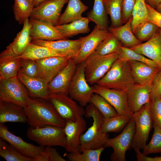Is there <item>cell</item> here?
Instances as JSON below:
<instances>
[{
    "instance_id": "obj_1",
    "label": "cell",
    "mask_w": 161,
    "mask_h": 161,
    "mask_svg": "<svg viewBox=\"0 0 161 161\" xmlns=\"http://www.w3.org/2000/svg\"><path fill=\"white\" fill-rule=\"evenodd\" d=\"M27 123L31 127L38 128L48 125L64 128L66 122L49 101L43 98L30 97L24 108Z\"/></svg>"
},
{
    "instance_id": "obj_2",
    "label": "cell",
    "mask_w": 161,
    "mask_h": 161,
    "mask_svg": "<svg viewBox=\"0 0 161 161\" xmlns=\"http://www.w3.org/2000/svg\"><path fill=\"white\" fill-rule=\"evenodd\" d=\"M85 110V116L92 117L93 122L92 125L80 136L79 152H80L86 149H96L104 147L109 137L108 133L102 131L104 117L94 105L90 103Z\"/></svg>"
},
{
    "instance_id": "obj_3",
    "label": "cell",
    "mask_w": 161,
    "mask_h": 161,
    "mask_svg": "<svg viewBox=\"0 0 161 161\" xmlns=\"http://www.w3.org/2000/svg\"><path fill=\"white\" fill-rule=\"evenodd\" d=\"M135 83L129 61L119 58L96 84L104 88L122 91L128 89Z\"/></svg>"
},
{
    "instance_id": "obj_4",
    "label": "cell",
    "mask_w": 161,
    "mask_h": 161,
    "mask_svg": "<svg viewBox=\"0 0 161 161\" xmlns=\"http://www.w3.org/2000/svg\"><path fill=\"white\" fill-rule=\"evenodd\" d=\"M119 58L118 53L103 55L94 52L89 56L84 61L85 75L88 83L96 84Z\"/></svg>"
},
{
    "instance_id": "obj_5",
    "label": "cell",
    "mask_w": 161,
    "mask_h": 161,
    "mask_svg": "<svg viewBox=\"0 0 161 161\" xmlns=\"http://www.w3.org/2000/svg\"><path fill=\"white\" fill-rule=\"evenodd\" d=\"M26 136L40 146H57L65 148L66 146V137L64 128L58 126L48 125L38 128L30 127Z\"/></svg>"
},
{
    "instance_id": "obj_6",
    "label": "cell",
    "mask_w": 161,
    "mask_h": 161,
    "mask_svg": "<svg viewBox=\"0 0 161 161\" xmlns=\"http://www.w3.org/2000/svg\"><path fill=\"white\" fill-rule=\"evenodd\" d=\"M30 97L28 91L17 76L0 79V101L12 103L24 108Z\"/></svg>"
},
{
    "instance_id": "obj_7",
    "label": "cell",
    "mask_w": 161,
    "mask_h": 161,
    "mask_svg": "<svg viewBox=\"0 0 161 161\" xmlns=\"http://www.w3.org/2000/svg\"><path fill=\"white\" fill-rule=\"evenodd\" d=\"M48 101L60 116L66 122L75 121L85 115V110L69 95L64 93H49Z\"/></svg>"
},
{
    "instance_id": "obj_8",
    "label": "cell",
    "mask_w": 161,
    "mask_h": 161,
    "mask_svg": "<svg viewBox=\"0 0 161 161\" xmlns=\"http://www.w3.org/2000/svg\"><path fill=\"white\" fill-rule=\"evenodd\" d=\"M68 93L73 100L82 107L90 103L95 93L93 86H90L87 82L84 73V62L78 64L69 85Z\"/></svg>"
},
{
    "instance_id": "obj_9",
    "label": "cell",
    "mask_w": 161,
    "mask_h": 161,
    "mask_svg": "<svg viewBox=\"0 0 161 161\" xmlns=\"http://www.w3.org/2000/svg\"><path fill=\"white\" fill-rule=\"evenodd\" d=\"M135 131V124L132 117L122 132L117 136L108 138L104 147H112L113 151L110 156L112 161H125L126 154L131 148Z\"/></svg>"
},
{
    "instance_id": "obj_10",
    "label": "cell",
    "mask_w": 161,
    "mask_h": 161,
    "mask_svg": "<svg viewBox=\"0 0 161 161\" xmlns=\"http://www.w3.org/2000/svg\"><path fill=\"white\" fill-rule=\"evenodd\" d=\"M132 117L135 124V131L131 148L134 150L143 149L146 144L149 133L153 127L149 104L144 105L139 110L134 113Z\"/></svg>"
},
{
    "instance_id": "obj_11",
    "label": "cell",
    "mask_w": 161,
    "mask_h": 161,
    "mask_svg": "<svg viewBox=\"0 0 161 161\" xmlns=\"http://www.w3.org/2000/svg\"><path fill=\"white\" fill-rule=\"evenodd\" d=\"M68 0H45L34 8L30 17L56 26L58 25L62 8Z\"/></svg>"
},
{
    "instance_id": "obj_12",
    "label": "cell",
    "mask_w": 161,
    "mask_h": 161,
    "mask_svg": "<svg viewBox=\"0 0 161 161\" xmlns=\"http://www.w3.org/2000/svg\"><path fill=\"white\" fill-rule=\"evenodd\" d=\"M93 86L95 93L98 94L105 98L115 108L118 114L132 117L133 113L130 110L128 103V89L116 90L104 88L97 84Z\"/></svg>"
},
{
    "instance_id": "obj_13",
    "label": "cell",
    "mask_w": 161,
    "mask_h": 161,
    "mask_svg": "<svg viewBox=\"0 0 161 161\" xmlns=\"http://www.w3.org/2000/svg\"><path fill=\"white\" fill-rule=\"evenodd\" d=\"M0 139L13 146L20 153L26 157L33 158L42 153L45 147L27 143L21 137L10 132L4 123H0Z\"/></svg>"
},
{
    "instance_id": "obj_14",
    "label": "cell",
    "mask_w": 161,
    "mask_h": 161,
    "mask_svg": "<svg viewBox=\"0 0 161 161\" xmlns=\"http://www.w3.org/2000/svg\"><path fill=\"white\" fill-rule=\"evenodd\" d=\"M111 34L108 30L101 29L96 25L89 34L80 37V48L77 56L74 58L77 64L84 62L95 52L100 43Z\"/></svg>"
},
{
    "instance_id": "obj_15",
    "label": "cell",
    "mask_w": 161,
    "mask_h": 161,
    "mask_svg": "<svg viewBox=\"0 0 161 161\" xmlns=\"http://www.w3.org/2000/svg\"><path fill=\"white\" fill-rule=\"evenodd\" d=\"M70 59L65 56H53L36 60L38 68V77L48 84L67 64Z\"/></svg>"
},
{
    "instance_id": "obj_16",
    "label": "cell",
    "mask_w": 161,
    "mask_h": 161,
    "mask_svg": "<svg viewBox=\"0 0 161 161\" xmlns=\"http://www.w3.org/2000/svg\"><path fill=\"white\" fill-rule=\"evenodd\" d=\"M77 64L74 58H70L67 64L48 84L49 93L68 95L70 83L76 71Z\"/></svg>"
},
{
    "instance_id": "obj_17",
    "label": "cell",
    "mask_w": 161,
    "mask_h": 161,
    "mask_svg": "<svg viewBox=\"0 0 161 161\" xmlns=\"http://www.w3.org/2000/svg\"><path fill=\"white\" fill-rule=\"evenodd\" d=\"M21 30L18 33L13 41L0 54V58L18 57L24 52L28 44L31 41L30 36L31 24L28 18L23 24Z\"/></svg>"
},
{
    "instance_id": "obj_18",
    "label": "cell",
    "mask_w": 161,
    "mask_h": 161,
    "mask_svg": "<svg viewBox=\"0 0 161 161\" xmlns=\"http://www.w3.org/2000/svg\"><path fill=\"white\" fill-rule=\"evenodd\" d=\"M32 43L51 48L60 55L71 58H75L80 50L81 41L80 38L75 40L65 39L54 41L34 40Z\"/></svg>"
},
{
    "instance_id": "obj_19",
    "label": "cell",
    "mask_w": 161,
    "mask_h": 161,
    "mask_svg": "<svg viewBox=\"0 0 161 161\" xmlns=\"http://www.w3.org/2000/svg\"><path fill=\"white\" fill-rule=\"evenodd\" d=\"M86 123L81 116L75 121H66L64 130L66 137L65 148L69 152H79L80 138L81 135L85 130Z\"/></svg>"
},
{
    "instance_id": "obj_20",
    "label": "cell",
    "mask_w": 161,
    "mask_h": 161,
    "mask_svg": "<svg viewBox=\"0 0 161 161\" xmlns=\"http://www.w3.org/2000/svg\"><path fill=\"white\" fill-rule=\"evenodd\" d=\"M152 83L141 85L135 83L127 91L129 107L133 113L139 110L144 105L149 104Z\"/></svg>"
},
{
    "instance_id": "obj_21",
    "label": "cell",
    "mask_w": 161,
    "mask_h": 161,
    "mask_svg": "<svg viewBox=\"0 0 161 161\" xmlns=\"http://www.w3.org/2000/svg\"><path fill=\"white\" fill-rule=\"evenodd\" d=\"M30 36L32 41H54L66 39L57 30L55 26L46 22L30 18Z\"/></svg>"
},
{
    "instance_id": "obj_22",
    "label": "cell",
    "mask_w": 161,
    "mask_h": 161,
    "mask_svg": "<svg viewBox=\"0 0 161 161\" xmlns=\"http://www.w3.org/2000/svg\"><path fill=\"white\" fill-rule=\"evenodd\" d=\"M130 49L153 61L161 67V35L159 30L148 40Z\"/></svg>"
},
{
    "instance_id": "obj_23",
    "label": "cell",
    "mask_w": 161,
    "mask_h": 161,
    "mask_svg": "<svg viewBox=\"0 0 161 161\" xmlns=\"http://www.w3.org/2000/svg\"><path fill=\"white\" fill-rule=\"evenodd\" d=\"M135 82L141 85L152 83L161 68H155L145 63L134 60L129 61Z\"/></svg>"
},
{
    "instance_id": "obj_24",
    "label": "cell",
    "mask_w": 161,
    "mask_h": 161,
    "mask_svg": "<svg viewBox=\"0 0 161 161\" xmlns=\"http://www.w3.org/2000/svg\"><path fill=\"white\" fill-rule=\"evenodd\" d=\"M17 76L18 80L28 90L31 97L41 98L48 101L49 92L48 83L44 80L38 77L27 76L20 69Z\"/></svg>"
},
{
    "instance_id": "obj_25",
    "label": "cell",
    "mask_w": 161,
    "mask_h": 161,
    "mask_svg": "<svg viewBox=\"0 0 161 161\" xmlns=\"http://www.w3.org/2000/svg\"><path fill=\"white\" fill-rule=\"evenodd\" d=\"M24 108L15 104L0 101V123L27 122Z\"/></svg>"
},
{
    "instance_id": "obj_26",
    "label": "cell",
    "mask_w": 161,
    "mask_h": 161,
    "mask_svg": "<svg viewBox=\"0 0 161 161\" xmlns=\"http://www.w3.org/2000/svg\"><path fill=\"white\" fill-rule=\"evenodd\" d=\"M132 17L126 23L117 27H109L108 30L122 43L123 46L130 48L142 42L135 36L132 29Z\"/></svg>"
},
{
    "instance_id": "obj_27",
    "label": "cell",
    "mask_w": 161,
    "mask_h": 161,
    "mask_svg": "<svg viewBox=\"0 0 161 161\" xmlns=\"http://www.w3.org/2000/svg\"><path fill=\"white\" fill-rule=\"evenodd\" d=\"M88 9L80 0H69L66 7L61 15L58 25L70 23L81 19L83 13Z\"/></svg>"
},
{
    "instance_id": "obj_28",
    "label": "cell",
    "mask_w": 161,
    "mask_h": 161,
    "mask_svg": "<svg viewBox=\"0 0 161 161\" xmlns=\"http://www.w3.org/2000/svg\"><path fill=\"white\" fill-rule=\"evenodd\" d=\"M90 21L87 17H82L81 19L70 23L55 26L59 32L66 38L79 34L86 33L90 31L89 26Z\"/></svg>"
},
{
    "instance_id": "obj_29",
    "label": "cell",
    "mask_w": 161,
    "mask_h": 161,
    "mask_svg": "<svg viewBox=\"0 0 161 161\" xmlns=\"http://www.w3.org/2000/svg\"><path fill=\"white\" fill-rule=\"evenodd\" d=\"M53 56H63L50 47L38 45L31 42L24 52L17 57L21 59L34 60Z\"/></svg>"
},
{
    "instance_id": "obj_30",
    "label": "cell",
    "mask_w": 161,
    "mask_h": 161,
    "mask_svg": "<svg viewBox=\"0 0 161 161\" xmlns=\"http://www.w3.org/2000/svg\"><path fill=\"white\" fill-rule=\"evenodd\" d=\"M21 59L17 57L0 58V79L17 76Z\"/></svg>"
},
{
    "instance_id": "obj_31",
    "label": "cell",
    "mask_w": 161,
    "mask_h": 161,
    "mask_svg": "<svg viewBox=\"0 0 161 161\" xmlns=\"http://www.w3.org/2000/svg\"><path fill=\"white\" fill-rule=\"evenodd\" d=\"M14 1L13 8L15 19L19 24H23L34 7L33 2L29 0Z\"/></svg>"
},
{
    "instance_id": "obj_32",
    "label": "cell",
    "mask_w": 161,
    "mask_h": 161,
    "mask_svg": "<svg viewBox=\"0 0 161 161\" xmlns=\"http://www.w3.org/2000/svg\"><path fill=\"white\" fill-rule=\"evenodd\" d=\"M131 119L119 114L109 118H104L102 126V131L105 133L119 132L126 126Z\"/></svg>"
},
{
    "instance_id": "obj_33",
    "label": "cell",
    "mask_w": 161,
    "mask_h": 161,
    "mask_svg": "<svg viewBox=\"0 0 161 161\" xmlns=\"http://www.w3.org/2000/svg\"><path fill=\"white\" fill-rule=\"evenodd\" d=\"M106 13L110 16L113 27H119L123 24L121 21L122 0H103Z\"/></svg>"
},
{
    "instance_id": "obj_34",
    "label": "cell",
    "mask_w": 161,
    "mask_h": 161,
    "mask_svg": "<svg viewBox=\"0 0 161 161\" xmlns=\"http://www.w3.org/2000/svg\"><path fill=\"white\" fill-rule=\"evenodd\" d=\"M122 46L121 42L111 33L100 43L95 52L103 55L114 53L119 54Z\"/></svg>"
},
{
    "instance_id": "obj_35",
    "label": "cell",
    "mask_w": 161,
    "mask_h": 161,
    "mask_svg": "<svg viewBox=\"0 0 161 161\" xmlns=\"http://www.w3.org/2000/svg\"><path fill=\"white\" fill-rule=\"evenodd\" d=\"M105 148L102 147L96 149H87L81 153L69 152L66 154L67 158L70 161H99Z\"/></svg>"
},
{
    "instance_id": "obj_36",
    "label": "cell",
    "mask_w": 161,
    "mask_h": 161,
    "mask_svg": "<svg viewBox=\"0 0 161 161\" xmlns=\"http://www.w3.org/2000/svg\"><path fill=\"white\" fill-rule=\"evenodd\" d=\"M0 156L7 161H33V158L24 156L10 144L1 139Z\"/></svg>"
},
{
    "instance_id": "obj_37",
    "label": "cell",
    "mask_w": 161,
    "mask_h": 161,
    "mask_svg": "<svg viewBox=\"0 0 161 161\" xmlns=\"http://www.w3.org/2000/svg\"><path fill=\"white\" fill-rule=\"evenodd\" d=\"M90 103L94 105L105 118L118 114L115 108L105 98L98 94L95 93L92 95Z\"/></svg>"
},
{
    "instance_id": "obj_38",
    "label": "cell",
    "mask_w": 161,
    "mask_h": 161,
    "mask_svg": "<svg viewBox=\"0 0 161 161\" xmlns=\"http://www.w3.org/2000/svg\"><path fill=\"white\" fill-rule=\"evenodd\" d=\"M159 28L154 24L145 21L137 26L134 33L137 38L141 42L146 41L155 34Z\"/></svg>"
},
{
    "instance_id": "obj_39",
    "label": "cell",
    "mask_w": 161,
    "mask_h": 161,
    "mask_svg": "<svg viewBox=\"0 0 161 161\" xmlns=\"http://www.w3.org/2000/svg\"><path fill=\"white\" fill-rule=\"evenodd\" d=\"M119 58L128 61L134 60L145 63L155 68H161L156 62L144 55L135 52L131 49L122 46L119 54Z\"/></svg>"
},
{
    "instance_id": "obj_40",
    "label": "cell",
    "mask_w": 161,
    "mask_h": 161,
    "mask_svg": "<svg viewBox=\"0 0 161 161\" xmlns=\"http://www.w3.org/2000/svg\"><path fill=\"white\" fill-rule=\"evenodd\" d=\"M154 132L151 139L143 148V154L145 156L152 153H161V130L153 125Z\"/></svg>"
},
{
    "instance_id": "obj_41",
    "label": "cell",
    "mask_w": 161,
    "mask_h": 161,
    "mask_svg": "<svg viewBox=\"0 0 161 161\" xmlns=\"http://www.w3.org/2000/svg\"><path fill=\"white\" fill-rule=\"evenodd\" d=\"M149 108L153 125L161 130V97L158 95L151 96Z\"/></svg>"
},
{
    "instance_id": "obj_42",
    "label": "cell",
    "mask_w": 161,
    "mask_h": 161,
    "mask_svg": "<svg viewBox=\"0 0 161 161\" xmlns=\"http://www.w3.org/2000/svg\"><path fill=\"white\" fill-rule=\"evenodd\" d=\"M19 69L26 76L33 78L38 77V68L36 60L21 59Z\"/></svg>"
},
{
    "instance_id": "obj_43",
    "label": "cell",
    "mask_w": 161,
    "mask_h": 161,
    "mask_svg": "<svg viewBox=\"0 0 161 161\" xmlns=\"http://www.w3.org/2000/svg\"><path fill=\"white\" fill-rule=\"evenodd\" d=\"M135 6L137 9V18L134 27L132 30L133 33L137 26L145 21L147 15V10L145 0H136Z\"/></svg>"
},
{
    "instance_id": "obj_44",
    "label": "cell",
    "mask_w": 161,
    "mask_h": 161,
    "mask_svg": "<svg viewBox=\"0 0 161 161\" xmlns=\"http://www.w3.org/2000/svg\"><path fill=\"white\" fill-rule=\"evenodd\" d=\"M136 0H122L121 3L122 24L127 22L132 17V13Z\"/></svg>"
},
{
    "instance_id": "obj_45",
    "label": "cell",
    "mask_w": 161,
    "mask_h": 161,
    "mask_svg": "<svg viewBox=\"0 0 161 161\" xmlns=\"http://www.w3.org/2000/svg\"><path fill=\"white\" fill-rule=\"evenodd\" d=\"M147 15L145 21L151 22L161 28V13L146 4Z\"/></svg>"
},
{
    "instance_id": "obj_46",
    "label": "cell",
    "mask_w": 161,
    "mask_h": 161,
    "mask_svg": "<svg viewBox=\"0 0 161 161\" xmlns=\"http://www.w3.org/2000/svg\"><path fill=\"white\" fill-rule=\"evenodd\" d=\"M44 152L47 155L49 161H66L58 152L56 148L52 146H46Z\"/></svg>"
},
{
    "instance_id": "obj_47",
    "label": "cell",
    "mask_w": 161,
    "mask_h": 161,
    "mask_svg": "<svg viewBox=\"0 0 161 161\" xmlns=\"http://www.w3.org/2000/svg\"><path fill=\"white\" fill-rule=\"evenodd\" d=\"M158 95L161 97V70L158 73L152 83L151 96Z\"/></svg>"
},
{
    "instance_id": "obj_48",
    "label": "cell",
    "mask_w": 161,
    "mask_h": 161,
    "mask_svg": "<svg viewBox=\"0 0 161 161\" xmlns=\"http://www.w3.org/2000/svg\"><path fill=\"white\" fill-rule=\"evenodd\" d=\"M137 161H161V154L160 157L156 156L154 157H147L141 153L140 149L135 150Z\"/></svg>"
},
{
    "instance_id": "obj_49",
    "label": "cell",
    "mask_w": 161,
    "mask_h": 161,
    "mask_svg": "<svg viewBox=\"0 0 161 161\" xmlns=\"http://www.w3.org/2000/svg\"><path fill=\"white\" fill-rule=\"evenodd\" d=\"M146 4L156 9L161 3V0H145Z\"/></svg>"
},
{
    "instance_id": "obj_50",
    "label": "cell",
    "mask_w": 161,
    "mask_h": 161,
    "mask_svg": "<svg viewBox=\"0 0 161 161\" xmlns=\"http://www.w3.org/2000/svg\"><path fill=\"white\" fill-rule=\"evenodd\" d=\"M46 0H34L33 3L34 7L38 6L42 2Z\"/></svg>"
},
{
    "instance_id": "obj_51",
    "label": "cell",
    "mask_w": 161,
    "mask_h": 161,
    "mask_svg": "<svg viewBox=\"0 0 161 161\" xmlns=\"http://www.w3.org/2000/svg\"><path fill=\"white\" fill-rule=\"evenodd\" d=\"M155 10L157 12L161 13V3L157 8Z\"/></svg>"
},
{
    "instance_id": "obj_52",
    "label": "cell",
    "mask_w": 161,
    "mask_h": 161,
    "mask_svg": "<svg viewBox=\"0 0 161 161\" xmlns=\"http://www.w3.org/2000/svg\"><path fill=\"white\" fill-rule=\"evenodd\" d=\"M158 30L161 35V28H159Z\"/></svg>"
},
{
    "instance_id": "obj_53",
    "label": "cell",
    "mask_w": 161,
    "mask_h": 161,
    "mask_svg": "<svg viewBox=\"0 0 161 161\" xmlns=\"http://www.w3.org/2000/svg\"><path fill=\"white\" fill-rule=\"evenodd\" d=\"M30 0V1H32V2H33V1H34V0Z\"/></svg>"
},
{
    "instance_id": "obj_54",
    "label": "cell",
    "mask_w": 161,
    "mask_h": 161,
    "mask_svg": "<svg viewBox=\"0 0 161 161\" xmlns=\"http://www.w3.org/2000/svg\"></svg>"
}]
</instances>
